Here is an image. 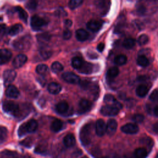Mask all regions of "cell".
I'll list each match as a JSON object with an SVG mask.
<instances>
[{
  "label": "cell",
  "mask_w": 158,
  "mask_h": 158,
  "mask_svg": "<svg viewBox=\"0 0 158 158\" xmlns=\"http://www.w3.org/2000/svg\"><path fill=\"white\" fill-rule=\"evenodd\" d=\"M7 136V130L4 127L0 126V144L4 142Z\"/></svg>",
  "instance_id": "obj_38"
},
{
  "label": "cell",
  "mask_w": 158,
  "mask_h": 158,
  "mask_svg": "<svg viewBox=\"0 0 158 158\" xmlns=\"http://www.w3.org/2000/svg\"><path fill=\"white\" fill-rule=\"evenodd\" d=\"M134 156L135 158H146L148 156V152L146 149L139 148L135 151Z\"/></svg>",
  "instance_id": "obj_28"
},
{
  "label": "cell",
  "mask_w": 158,
  "mask_h": 158,
  "mask_svg": "<svg viewBox=\"0 0 158 158\" xmlns=\"http://www.w3.org/2000/svg\"><path fill=\"white\" fill-rule=\"evenodd\" d=\"M83 61L79 57H75L72 60V65L76 70H78L81 66Z\"/></svg>",
  "instance_id": "obj_35"
},
{
  "label": "cell",
  "mask_w": 158,
  "mask_h": 158,
  "mask_svg": "<svg viewBox=\"0 0 158 158\" xmlns=\"http://www.w3.org/2000/svg\"><path fill=\"white\" fill-rule=\"evenodd\" d=\"M72 25V21L70 19H66L65 21H64V26L67 28H70Z\"/></svg>",
  "instance_id": "obj_46"
},
{
  "label": "cell",
  "mask_w": 158,
  "mask_h": 158,
  "mask_svg": "<svg viewBox=\"0 0 158 158\" xmlns=\"http://www.w3.org/2000/svg\"><path fill=\"white\" fill-rule=\"evenodd\" d=\"M104 101L105 103H106L107 105L114 106L119 110L121 109L122 107V105L118 101H117L115 99V98L111 94H106L104 98Z\"/></svg>",
  "instance_id": "obj_11"
},
{
  "label": "cell",
  "mask_w": 158,
  "mask_h": 158,
  "mask_svg": "<svg viewBox=\"0 0 158 158\" xmlns=\"http://www.w3.org/2000/svg\"><path fill=\"white\" fill-rule=\"evenodd\" d=\"M153 112H154V114L157 117L158 115V107L157 106H156L154 108V110H153Z\"/></svg>",
  "instance_id": "obj_49"
},
{
  "label": "cell",
  "mask_w": 158,
  "mask_h": 158,
  "mask_svg": "<svg viewBox=\"0 0 158 158\" xmlns=\"http://www.w3.org/2000/svg\"><path fill=\"white\" fill-rule=\"evenodd\" d=\"M106 130V125L104 121L102 119H99L96 121L95 124L96 133L99 136H102Z\"/></svg>",
  "instance_id": "obj_10"
},
{
  "label": "cell",
  "mask_w": 158,
  "mask_h": 158,
  "mask_svg": "<svg viewBox=\"0 0 158 158\" xmlns=\"http://www.w3.org/2000/svg\"><path fill=\"white\" fill-rule=\"evenodd\" d=\"M119 73V70L116 67H113L110 68L107 72V78L109 79H112L116 77Z\"/></svg>",
  "instance_id": "obj_31"
},
{
  "label": "cell",
  "mask_w": 158,
  "mask_h": 158,
  "mask_svg": "<svg viewBox=\"0 0 158 158\" xmlns=\"http://www.w3.org/2000/svg\"><path fill=\"white\" fill-rule=\"evenodd\" d=\"M69 104L66 101H61L56 106V110L59 114H64L69 110Z\"/></svg>",
  "instance_id": "obj_23"
},
{
  "label": "cell",
  "mask_w": 158,
  "mask_h": 158,
  "mask_svg": "<svg viewBox=\"0 0 158 158\" xmlns=\"http://www.w3.org/2000/svg\"><path fill=\"white\" fill-rule=\"evenodd\" d=\"M23 30V27L21 24L17 23L12 25L9 30V34L11 36H14L20 33Z\"/></svg>",
  "instance_id": "obj_24"
},
{
  "label": "cell",
  "mask_w": 158,
  "mask_h": 158,
  "mask_svg": "<svg viewBox=\"0 0 158 158\" xmlns=\"http://www.w3.org/2000/svg\"><path fill=\"white\" fill-rule=\"evenodd\" d=\"M137 64L141 67H146L149 65V60L145 56L140 55L137 58Z\"/></svg>",
  "instance_id": "obj_34"
},
{
  "label": "cell",
  "mask_w": 158,
  "mask_h": 158,
  "mask_svg": "<svg viewBox=\"0 0 158 158\" xmlns=\"http://www.w3.org/2000/svg\"><path fill=\"white\" fill-rule=\"evenodd\" d=\"M6 30V26L4 24H0V36L4 34Z\"/></svg>",
  "instance_id": "obj_47"
},
{
  "label": "cell",
  "mask_w": 158,
  "mask_h": 158,
  "mask_svg": "<svg viewBox=\"0 0 158 158\" xmlns=\"http://www.w3.org/2000/svg\"><path fill=\"white\" fill-rule=\"evenodd\" d=\"M16 75L17 73L15 70L11 69L6 70L3 73V78L5 83H10L12 82L15 80Z\"/></svg>",
  "instance_id": "obj_13"
},
{
  "label": "cell",
  "mask_w": 158,
  "mask_h": 158,
  "mask_svg": "<svg viewBox=\"0 0 158 158\" xmlns=\"http://www.w3.org/2000/svg\"><path fill=\"white\" fill-rule=\"evenodd\" d=\"M119 112V109L117 107L110 106L105 105L101 109V113L105 116H115Z\"/></svg>",
  "instance_id": "obj_6"
},
{
  "label": "cell",
  "mask_w": 158,
  "mask_h": 158,
  "mask_svg": "<svg viewBox=\"0 0 158 158\" xmlns=\"http://www.w3.org/2000/svg\"><path fill=\"white\" fill-rule=\"evenodd\" d=\"M40 54L43 59H48L52 55V51L51 49L47 48L46 46H43L40 48Z\"/></svg>",
  "instance_id": "obj_30"
},
{
  "label": "cell",
  "mask_w": 158,
  "mask_h": 158,
  "mask_svg": "<svg viewBox=\"0 0 158 158\" xmlns=\"http://www.w3.org/2000/svg\"><path fill=\"white\" fill-rule=\"evenodd\" d=\"M27 57L25 54H19L14 59L12 62V65L15 68H20L22 67L27 62Z\"/></svg>",
  "instance_id": "obj_12"
},
{
  "label": "cell",
  "mask_w": 158,
  "mask_h": 158,
  "mask_svg": "<svg viewBox=\"0 0 158 158\" xmlns=\"http://www.w3.org/2000/svg\"><path fill=\"white\" fill-rule=\"evenodd\" d=\"M61 86L56 82H51L48 86V91L52 94H57L61 91Z\"/></svg>",
  "instance_id": "obj_20"
},
{
  "label": "cell",
  "mask_w": 158,
  "mask_h": 158,
  "mask_svg": "<svg viewBox=\"0 0 158 158\" xmlns=\"http://www.w3.org/2000/svg\"><path fill=\"white\" fill-rule=\"evenodd\" d=\"M149 41V38L146 34H143L141 35L138 38V43L142 46L145 44H146Z\"/></svg>",
  "instance_id": "obj_40"
},
{
  "label": "cell",
  "mask_w": 158,
  "mask_h": 158,
  "mask_svg": "<svg viewBox=\"0 0 158 158\" xmlns=\"http://www.w3.org/2000/svg\"><path fill=\"white\" fill-rule=\"evenodd\" d=\"M127 61V57L123 54H120L116 56L114 59V62L118 65H122L126 64Z\"/></svg>",
  "instance_id": "obj_32"
},
{
  "label": "cell",
  "mask_w": 158,
  "mask_h": 158,
  "mask_svg": "<svg viewBox=\"0 0 158 158\" xmlns=\"http://www.w3.org/2000/svg\"><path fill=\"white\" fill-rule=\"evenodd\" d=\"M75 36L77 39L80 41H86L89 37V33L84 29H78L77 30Z\"/></svg>",
  "instance_id": "obj_22"
},
{
  "label": "cell",
  "mask_w": 158,
  "mask_h": 158,
  "mask_svg": "<svg viewBox=\"0 0 158 158\" xmlns=\"http://www.w3.org/2000/svg\"><path fill=\"white\" fill-rule=\"evenodd\" d=\"M23 125L27 133L35 132L38 128V123L34 119L30 120L27 122L24 123Z\"/></svg>",
  "instance_id": "obj_15"
},
{
  "label": "cell",
  "mask_w": 158,
  "mask_h": 158,
  "mask_svg": "<svg viewBox=\"0 0 158 158\" xmlns=\"http://www.w3.org/2000/svg\"><path fill=\"white\" fill-rule=\"evenodd\" d=\"M2 109L6 112L15 116H17L20 114L19 106L13 101H4L2 104Z\"/></svg>",
  "instance_id": "obj_3"
},
{
  "label": "cell",
  "mask_w": 158,
  "mask_h": 158,
  "mask_svg": "<svg viewBox=\"0 0 158 158\" xmlns=\"http://www.w3.org/2000/svg\"><path fill=\"white\" fill-rule=\"evenodd\" d=\"M117 122L114 119H110L107 121V123L106 125V132L107 134L112 136H113L117 130Z\"/></svg>",
  "instance_id": "obj_9"
},
{
  "label": "cell",
  "mask_w": 158,
  "mask_h": 158,
  "mask_svg": "<svg viewBox=\"0 0 158 158\" xmlns=\"http://www.w3.org/2000/svg\"><path fill=\"white\" fill-rule=\"evenodd\" d=\"M87 28L92 31H98L102 27V22L98 20H90L87 23Z\"/></svg>",
  "instance_id": "obj_18"
},
{
  "label": "cell",
  "mask_w": 158,
  "mask_h": 158,
  "mask_svg": "<svg viewBox=\"0 0 158 158\" xmlns=\"http://www.w3.org/2000/svg\"><path fill=\"white\" fill-rule=\"evenodd\" d=\"M63 127V123L60 120L55 119L51 125V130L54 132L59 131Z\"/></svg>",
  "instance_id": "obj_25"
},
{
  "label": "cell",
  "mask_w": 158,
  "mask_h": 158,
  "mask_svg": "<svg viewBox=\"0 0 158 158\" xmlns=\"http://www.w3.org/2000/svg\"><path fill=\"white\" fill-rule=\"evenodd\" d=\"M62 78L64 81L71 84H78L80 82V77L71 72H66L62 75Z\"/></svg>",
  "instance_id": "obj_5"
},
{
  "label": "cell",
  "mask_w": 158,
  "mask_h": 158,
  "mask_svg": "<svg viewBox=\"0 0 158 158\" xmlns=\"http://www.w3.org/2000/svg\"><path fill=\"white\" fill-rule=\"evenodd\" d=\"M144 116H143L142 114H139L134 115L132 117V118H131L132 120H133L134 122L137 123H139L143 122V120H144Z\"/></svg>",
  "instance_id": "obj_41"
},
{
  "label": "cell",
  "mask_w": 158,
  "mask_h": 158,
  "mask_svg": "<svg viewBox=\"0 0 158 158\" xmlns=\"http://www.w3.org/2000/svg\"><path fill=\"white\" fill-rule=\"evenodd\" d=\"M157 98H158V91L157 89H156L151 94V95L149 96V99L151 101L154 102V101H156L157 100Z\"/></svg>",
  "instance_id": "obj_44"
},
{
  "label": "cell",
  "mask_w": 158,
  "mask_h": 158,
  "mask_svg": "<svg viewBox=\"0 0 158 158\" xmlns=\"http://www.w3.org/2000/svg\"><path fill=\"white\" fill-rule=\"evenodd\" d=\"M63 143L67 148H71L75 144L76 140L74 135L72 133L67 135L63 139Z\"/></svg>",
  "instance_id": "obj_19"
},
{
  "label": "cell",
  "mask_w": 158,
  "mask_h": 158,
  "mask_svg": "<svg viewBox=\"0 0 158 158\" xmlns=\"http://www.w3.org/2000/svg\"><path fill=\"white\" fill-rule=\"evenodd\" d=\"M92 107V103L85 99H82L79 101L78 112L79 114H84L89 111Z\"/></svg>",
  "instance_id": "obj_7"
},
{
  "label": "cell",
  "mask_w": 158,
  "mask_h": 158,
  "mask_svg": "<svg viewBox=\"0 0 158 158\" xmlns=\"http://www.w3.org/2000/svg\"><path fill=\"white\" fill-rule=\"evenodd\" d=\"M104 47H105L104 44L102 43H99V44L98 45V46H97V49H98V51H99V52H102V51H103L104 49Z\"/></svg>",
  "instance_id": "obj_48"
},
{
  "label": "cell",
  "mask_w": 158,
  "mask_h": 158,
  "mask_svg": "<svg viewBox=\"0 0 158 158\" xmlns=\"http://www.w3.org/2000/svg\"><path fill=\"white\" fill-rule=\"evenodd\" d=\"M136 11H137V13L139 14V15H144L146 12V8L142 4H139L138 7H137V9H136Z\"/></svg>",
  "instance_id": "obj_43"
},
{
  "label": "cell",
  "mask_w": 158,
  "mask_h": 158,
  "mask_svg": "<svg viewBox=\"0 0 158 158\" xmlns=\"http://www.w3.org/2000/svg\"><path fill=\"white\" fill-rule=\"evenodd\" d=\"M157 129H158V123L157 122H156L154 125H153V130L154 131L157 133Z\"/></svg>",
  "instance_id": "obj_50"
},
{
  "label": "cell",
  "mask_w": 158,
  "mask_h": 158,
  "mask_svg": "<svg viewBox=\"0 0 158 158\" xmlns=\"http://www.w3.org/2000/svg\"><path fill=\"white\" fill-rule=\"evenodd\" d=\"M31 44V38L29 35H25L16 39L13 42L14 48L17 51H27Z\"/></svg>",
  "instance_id": "obj_1"
},
{
  "label": "cell",
  "mask_w": 158,
  "mask_h": 158,
  "mask_svg": "<svg viewBox=\"0 0 158 158\" xmlns=\"http://www.w3.org/2000/svg\"><path fill=\"white\" fill-rule=\"evenodd\" d=\"M93 68H94V66H93V65L92 64L83 61L81 66L77 70L80 73H81L90 74V73H91L93 72Z\"/></svg>",
  "instance_id": "obj_16"
},
{
  "label": "cell",
  "mask_w": 158,
  "mask_h": 158,
  "mask_svg": "<svg viewBox=\"0 0 158 158\" xmlns=\"http://www.w3.org/2000/svg\"><path fill=\"white\" fill-rule=\"evenodd\" d=\"M31 27L33 30H40L47 25L48 21L43 17L38 15H35L31 18Z\"/></svg>",
  "instance_id": "obj_4"
},
{
  "label": "cell",
  "mask_w": 158,
  "mask_h": 158,
  "mask_svg": "<svg viewBox=\"0 0 158 158\" xmlns=\"http://www.w3.org/2000/svg\"><path fill=\"white\" fill-rule=\"evenodd\" d=\"M121 130L127 134H136L139 131L138 126L135 123H127L121 127Z\"/></svg>",
  "instance_id": "obj_8"
},
{
  "label": "cell",
  "mask_w": 158,
  "mask_h": 158,
  "mask_svg": "<svg viewBox=\"0 0 158 158\" xmlns=\"http://www.w3.org/2000/svg\"><path fill=\"white\" fill-rule=\"evenodd\" d=\"M26 7L30 10H33L36 9L37 6V2L35 1H29L25 4Z\"/></svg>",
  "instance_id": "obj_42"
},
{
  "label": "cell",
  "mask_w": 158,
  "mask_h": 158,
  "mask_svg": "<svg viewBox=\"0 0 158 158\" xmlns=\"http://www.w3.org/2000/svg\"><path fill=\"white\" fill-rule=\"evenodd\" d=\"M49 71V67L45 64H40L36 68V72L41 75H45L48 74Z\"/></svg>",
  "instance_id": "obj_29"
},
{
  "label": "cell",
  "mask_w": 158,
  "mask_h": 158,
  "mask_svg": "<svg viewBox=\"0 0 158 158\" xmlns=\"http://www.w3.org/2000/svg\"><path fill=\"white\" fill-rule=\"evenodd\" d=\"M37 41L39 43L41 44H46L51 39V35L48 32H44L42 33H40L36 36Z\"/></svg>",
  "instance_id": "obj_21"
},
{
  "label": "cell",
  "mask_w": 158,
  "mask_h": 158,
  "mask_svg": "<svg viewBox=\"0 0 158 158\" xmlns=\"http://www.w3.org/2000/svg\"><path fill=\"white\" fill-rule=\"evenodd\" d=\"M149 89L148 87L144 85H139L136 89V94L141 98L144 97L148 93Z\"/></svg>",
  "instance_id": "obj_27"
},
{
  "label": "cell",
  "mask_w": 158,
  "mask_h": 158,
  "mask_svg": "<svg viewBox=\"0 0 158 158\" xmlns=\"http://www.w3.org/2000/svg\"><path fill=\"white\" fill-rule=\"evenodd\" d=\"M2 20V18L0 17V20Z\"/></svg>",
  "instance_id": "obj_51"
},
{
  "label": "cell",
  "mask_w": 158,
  "mask_h": 158,
  "mask_svg": "<svg viewBox=\"0 0 158 158\" xmlns=\"http://www.w3.org/2000/svg\"><path fill=\"white\" fill-rule=\"evenodd\" d=\"M6 94L9 98H17L19 97L20 93L19 89L15 86L9 85L6 90Z\"/></svg>",
  "instance_id": "obj_17"
},
{
  "label": "cell",
  "mask_w": 158,
  "mask_h": 158,
  "mask_svg": "<svg viewBox=\"0 0 158 158\" xmlns=\"http://www.w3.org/2000/svg\"><path fill=\"white\" fill-rule=\"evenodd\" d=\"M12 57V52L6 49H0V65L7 62Z\"/></svg>",
  "instance_id": "obj_14"
},
{
  "label": "cell",
  "mask_w": 158,
  "mask_h": 158,
  "mask_svg": "<svg viewBox=\"0 0 158 158\" xmlns=\"http://www.w3.org/2000/svg\"><path fill=\"white\" fill-rule=\"evenodd\" d=\"M83 3L82 0H71L69 2V7L71 9H75Z\"/></svg>",
  "instance_id": "obj_39"
},
{
  "label": "cell",
  "mask_w": 158,
  "mask_h": 158,
  "mask_svg": "<svg viewBox=\"0 0 158 158\" xmlns=\"http://www.w3.org/2000/svg\"><path fill=\"white\" fill-rule=\"evenodd\" d=\"M72 36V32L70 30L66 29L63 32V38L65 40H69Z\"/></svg>",
  "instance_id": "obj_45"
},
{
  "label": "cell",
  "mask_w": 158,
  "mask_h": 158,
  "mask_svg": "<svg viewBox=\"0 0 158 158\" xmlns=\"http://www.w3.org/2000/svg\"><path fill=\"white\" fill-rule=\"evenodd\" d=\"M89 89V91L91 94L93 96V98L94 99H96V98L99 96V87L97 85H89L88 88Z\"/></svg>",
  "instance_id": "obj_36"
},
{
  "label": "cell",
  "mask_w": 158,
  "mask_h": 158,
  "mask_svg": "<svg viewBox=\"0 0 158 158\" xmlns=\"http://www.w3.org/2000/svg\"><path fill=\"white\" fill-rule=\"evenodd\" d=\"M91 131L92 125L91 123H86L80 130V139L81 144L86 146L88 145L91 139Z\"/></svg>",
  "instance_id": "obj_2"
},
{
  "label": "cell",
  "mask_w": 158,
  "mask_h": 158,
  "mask_svg": "<svg viewBox=\"0 0 158 158\" xmlns=\"http://www.w3.org/2000/svg\"><path fill=\"white\" fill-rule=\"evenodd\" d=\"M15 10L18 13L19 18L25 23H27L28 19V14L26 12V11L20 6L15 7Z\"/></svg>",
  "instance_id": "obj_26"
},
{
  "label": "cell",
  "mask_w": 158,
  "mask_h": 158,
  "mask_svg": "<svg viewBox=\"0 0 158 158\" xmlns=\"http://www.w3.org/2000/svg\"><path fill=\"white\" fill-rule=\"evenodd\" d=\"M51 70L53 72L58 73L63 70L62 65L59 62H54L51 65Z\"/></svg>",
  "instance_id": "obj_37"
},
{
  "label": "cell",
  "mask_w": 158,
  "mask_h": 158,
  "mask_svg": "<svg viewBox=\"0 0 158 158\" xmlns=\"http://www.w3.org/2000/svg\"><path fill=\"white\" fill-rule=\"evenodd\" d=\"M123 46L127 49H130L134 47L135 44V40L133 38H127L123 42Z\"/></svg>",
  "instance_id": "obj_33"
}]
</instances>
